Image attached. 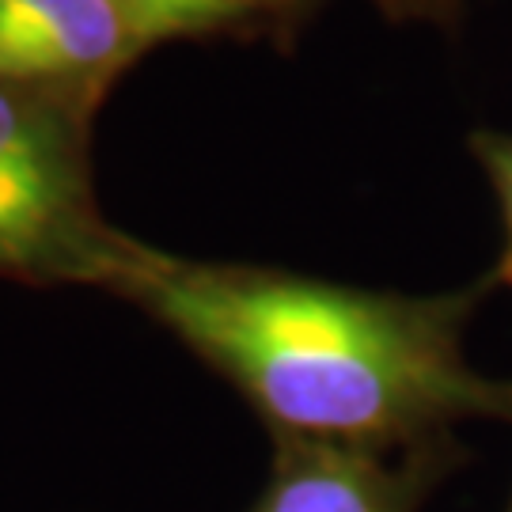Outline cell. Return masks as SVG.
I'll return each mask as SVG.
<instances>
[{
    "instance_id": "1",
    "label": "cell",
    "mask_w": 512,
    "mask_h": 512,
    "mask_svg": "<svg viewBox=\"0 0 512 512\" xmlns=\"http://www.w3.org/2000/svg\"><path fill=\"white\" fill-rule=\"evenodd\" d=\"M482 289L372 293L156 247L114 285L217 368L274 437L357 448L433 444L463 421L512 425V380L482 376L463 349Z\"/></svg>"
},
{
    "instance_id": "2",
    "label": "cell",
    "mask_w": 512,
    "mask_h": 512,
    "mask_svg": "<svg viewBox=\"0 0 512 512\" xmlns=\"http://www.w3.org/2000/svg\"><path fill=\"white\" fill-rule=\"evenodd\" d=\"M88 114V99L0 80V277L114 289L145 251L99 213Z\"/></svg>"
},
{
    "instance_id": "3",
    "label": "cell",
    "mask_w": 512,
    "mask_h": 512,
    "mask_svg": "<svg viewBox=\"0 0 512 512\" xmlns=\"http://www.w3.org/2000/svg\"><path fill=\"white\" fill-rule=\"evenodd\" d=\"M274 467L247 512H418L452 475V437L414 448H357L274 437Z\"/></svg>"
},
{
    "instance_id": "4",
    "label": "cell",
    "mask_w": 512,
    "mask_h": 512,
    "mask_svg": "<svg viewBox=\"0 0 512 512\" xmlns=\"http://www.w3.org/2000/svg\"><path fill=\"white\" fill-rule=\"evenodd\" d=\"M145 46L110 0H0V80L95 95Z\"/></svg>"
},
{
    "instance_id": "5",
    "label": "cell",
    "mask_w": 512,
    "mask_h": 512,
    "mask_svg": "<svg viewBox=\"0 0 512 512\" xmlns=\"http://www.w3.org/2000/svg\"><path fill=\"white\" fill-rule=\"evenodd\" d=\"M478 164L486 167L490 183L497 190V202H501V220H505V251L497 262V281L512 285V133H475L471 137Z\"/></svg>"
},
{
    "instance_id": "6",
    "label": "cell",
    "mask_w": 512,
    "mask_h": 512,
    "mask_svg": "<svg viewBox=\"0 0 512 512\" xmlns=\"http://www.w3.org/2000/svg\"><path fill=\"white\" fill-rule=\"evenodd\" d=\"M110 8L126 19V27L141 46H152L160 38L179 35V23L171 12V0H110Z\"/></svg>"
},
{
    "instance_id": "7",
    "label": "cell",
    "mask_w": 512,
    "mask_h": 512,
    "mask_svg": "<svg viewBox=\"0 0 512 512\" xmlns=\"http://www.w3.org/2000/svg\"><path fill=\"white\" fill-rule=\"evenodd\" d=\"M247 8H296V4H304V0H243Z\"/></svg>"
},
{
    "instance_id": "8",
    "label": "cell",
    "mask_w": 512,
    "mask_h": 512,
    "mask_svg": "<svg viewBox=\"0 0 512 512\" xmlns=\"http://www.w3.org/2000/svg\"><path fill=\"white\" fill-rule=\"evenodd\" d=\"M509 512H512V505H509Z\"/></svg>"
}]
</instances>
